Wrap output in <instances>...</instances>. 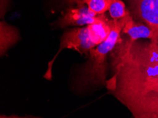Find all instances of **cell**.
I'll return each instance as SVG.
<instances>
[{"label": "cell", "mask_w": 158, "mask_h": 118, "mask_svg": "<svg viewBox=\"0 0 158 118\" xmlns=\"http://www.w3.org/2000/svg\"><path fill=\"white\" fill-rule=\"evenodd\" d=\"M111 94L135 118H158V38L121 39L111 52Z\"/></svg>", "instance_id": "1"}, {"label": "cell", "mask_w": 158, "mask_h": 118, "mask_svg": "<svg viewBox=\"0 0 158 118\" xmlns=\"http://www.w3.org/2000/svg\"><path fill=\"white\" fill-rule=\"evenodd\" d=\"M131 16L129 14L121 19L111 20V31L109 37L89 52L88 61L84 65L82 70L77 78V86L85 88L88 86L106 85L107 55L111 53L120 41L121 33Z\"/></svg>", "instance_id": "2"}, {"label": "cell", "mask_w": 158, "mask_h": 118, "mask_svg": "<svg viewBox=\"0 0 158 118\" xmlns=\"http://www.w3.org/2000/svg\"><path fill=\"white\" fill-rule=\"evenodd\" d=\"M96 45L92 42L89 35L87 26L85 27L75 28L66 31L60 38V43L58 51L56 52L53 58L49 62L47 71L44 77L48 80L52 79V64L62 50L64 49H70L76 50L80 54H89V52Z\"/></svg>", "instance_id": "3"}, {"label": "cell", "mask_w": 158, "mask_h": 118, "mask_svg": "<svg viewBox=\"0 0 158 118\" xmlns=\"http://www.w3.org/2000/svg\"><path fill=\"white\" fill-rule=\"evenodd\" d=\"M131 15L151 28L158 38V0H128Z\"/></svg>", "instance_id": "4"}, {"label": "cell", "mask_w": 158, "mask_h": 118, "mask_svg": "<svg viewBox=\"0 0 158 118\" xmlns=\"http://www.w3.org/2000/svg\"><path fill=\"white\" fill-rule=\"evenodd\" d=\"M99 14H95L91 11L85 4H77L76 8L68 9L65 13L58 21L57 25L64 28L66 26H88L97 21Z\"/></svg>", "instance_id": "5"}, {"label": "cell", "mask_w": 158, "mask_h": 118, "mask_svg": "<svg viewBox=\"0 0 158 118\" xmlns=\"http://www.w3.org/2000/svg\"><path fill=\"white\" fill-rule=\"evenodd\" d=\"M87 27L91 40L97 46L109 37L111 31V20L108 19L104 14H99V19Z\"/></svg>", "instance_id": "6"}, {"label": "cell", "mask_w": 158, "mask_h": 118, "mask_svg": "<svg viewBox=\"0 0 158 118\" xmlns=\"http://www.w3.org/2000/svg\"><path fill=\"white\" fill-rule=\"evenodd\" d=\"M122 32L126 33L128 38L131 40H138L140 39H155L157 38L155 33L149 26L145 23L134 21L132 16L128 18L124 26Z\"/></svg>", "instance_id": "7"}, {"label": "cell", "mask_w": 158, "mask_h": 118, "mask_svg": "<svg viewBox=\"0 0 158 118\" xmlns=\"http://www.w3.org/2000/svg\"><path fill=\"white\" fill-rule=\"evenodd\" d=\"M19 39L18 32L15 28L1 21V55L5 53L9 47L16 43Z\"/></svg>", "instance_id": "8"}, {"label": "cell", "mask_w": 158, "mask_h": 118, "mask_svg": "<svg viewBox=\"0 0 158 118\" xmlns=\"http://www.w3.org/2000/svg\"><path fill=\"white\" fill-rule=\"evenodd\" d=\"M113 2L114 0H83L82 4H87L91 11L99 15L109 11Z\"/></svg>", "instance_id": "9"}, {"label": "cell", "mask_w": 158, "mask_h": 118, "mask_svg": "<svg viewBox=\"0 0 158 118\" xmlns=\"http://www.w3.org/2000/svg\"><path fill=\"white\" fill-rule=\"evenodd\" d=\"M109 14L113 19H121L131 14L126 9V4L121 0H114L109 9Z\"/></svg>", "instance_id": "10"}, {"label": "cell", "mask_w": 158, "mask_h": 118, "mask_svg": "<svg viewBox=\"0 0 158 118\" xmlns=\"http://www.w3.org/2000/svg\"><path fill=\"white\" fill-rule=\"evenodd\" d=\"M68 2V3L70 4H81L83 0H67Z\"/></svg>", "instance_id": "11"}, {"label": "cell", "mask_w": 158, "mask_h": 118, "mask_svg": "<svg viewBox=\"0 0 158 118\" xmlns=\"http://www.w3.org/2000/svg\"><path fill=\"white\" fill-rule=\"evenodd\" d=\"M4 3L2 4H1V6H2V9L3 8V6H4V9H5V7H6V0H4ZM2 2H3V0H2Z\"/></svg>", "instance_id": "12"}]
</instances>
